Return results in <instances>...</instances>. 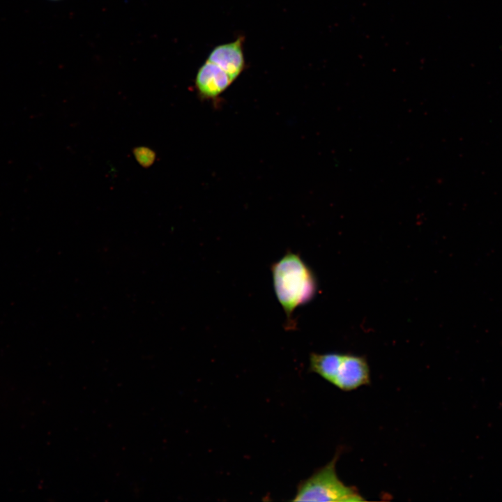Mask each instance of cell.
Returning a JSON list of instances; mask_svg holds the SVG:
<instances>
[{
    "instance_id": "cell-1",
    "label": "cell",
    "mask_w": 502,
    "mask_h": 502,
    "mask_svg": "<svg viewBox=\"0 0 502 502\" xmlns=\"http://www.w3.org/2000/svg\"><path fill=\"white\" fill-rule=\"evenodd\" d=\"M275 296L287 318V325L294 328L296 309L310 301L317 291L312 270L297 254L288 251L271 267Z\"/></svg>"
},
{
    "instance_id": "cell-2",
    "label": "cell",
    "mask_w": 502,
    "mask_h": 502,
    "mask_svg": "<svg viewBox=\"0 0 502 502\" xmlns=\"http://www.w3.org/2000/svg\"><path fill=\"white\" fill-rule=\"evenodd\" d=\"M336 455L324 466L318 469L298 485L293 501L354 502L364 499L352 487L344 484L338 478L335 465Z\"/></svg>"
},
{
    "instance_id": "cell-3",
    "label": "cell",
    "mask_w": 502,
    "mask_h": 502,
    "mask_svg": "<svg viewBox=\"0 0 502 502\" xmlns=\"http://www.w3.org/2000/svg\"><path fill=\"white\" fill-rule=\"evenodd\" d=\"M370 380V369L364 358L343 354L332 384L342 390L349 391L369 383Z\"/></svg>"
},
{
    "instance_id": "cell-4",
    "label": "cell",
    "mask_w": 502,
    "mask_h": 502,
    "mask_svg": "<svg viewBox=\"0 0 502 502\" xmlns=\"http://www.w3.org/2000/svg\"><path fill=\"white\" fill-rule=\"evenodd\" d=\"M243 41L244 38L239 36L234 41L215 46L206 60L219 66L235 80L245 67Z\"/></svg>"
},
{
    "instance_id": "cell-5",
    "label": "cell",
    "mask_w": 502,
    "mask_h": 502,
    "mask_svg": "<svg viewBox=\"0 0 502 502\" xmlns=\"http://www.w3.org/2000/svg\"><path fill=\"white\" fill-rule=\"evenodd\" d=\"M234 80L215 63L206 61L195 77V88L205 98H214L222 93Z\"/></svg>"
},
{
    "instance_id": "cell-6",
    "label": "cell",
    "mask_w": 502,
    "mask_h": 502,
    "mask_svg": "<svg viewBox=\"0 0 502 502\" xmlns=\"http://www.w3.org/2000/svg\"><path fill=\"white\" fill-rule=\"evenodd\" d=\"M343 354L340 353H312L310 357V369L312 372L319 374L324 379L333 383Z\"/></svg>"
},
{
    "instance_id": "cell-7",
    "label": "cell",
    "mask_w": 502,
    "mask_h": 502,
    "mask_svg": "<svg viewBox=\"0 0 502 502\" xmlns=\"http://www.w3.org/2000/svg\"><path fill=\"white\" fill-rule=\"evenodd\" d=\"M134 154L139 163L145 167L151 166L155 158V153L146 147L136 148Z\"/></svg>"
}]
</instances>
